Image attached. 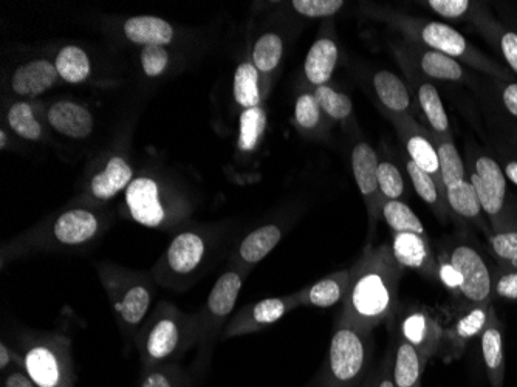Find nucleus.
<instances>
[{"mask_svg":"<svg viewBox=\"0 0 517 387\" xmlns=\"http://www.w3.org/2000/svg\"><path fill=\"white\" fill-rule=\"evenodd\" d=\"M349 292L338 319L357 327L364 335L392 318L398 305L403 268L395 261L391 245H367L353 267Z\"/></svg>","mask_w":517,"mask_h":387,"instance_id":"obj_1","label":"nucleus"},{"mask_svg":"<svg viewBox=\"0 0 517 387\" xmlns=\"http://www.w3.org/2000/svg\"><path fill=\"white\" fill-rule=\"evenodd\" d=\"M109 228L106 214L90 206H70L47 217L2 247V265L33 253H75L84 250Z\"/></svg>","mask_w":517,"mask_h":387,"instance_id":"obj_2","label":"nucleus"},{"mask_svg":"<svg viewBox=\"0 0 517 387\" xmlns=\"http://www.w3.org/2000/svg\"><path fill=\"white\" fill-rule=\"evenodd\" d=\"M134 346L141 369L177 363L197 346L196 313L182 312L168 301L158 302L135 335Z\"/></svg>","mask_w":517,"mask_h":387,"instance_id":"obj_3","label":"nucleus"},{"mask_svg":"<svg viewBox=\"0 0 517 387\" xmlns=\"http://www.w3.org/2000/svg\"><path fill=\"white\" fill-rule=\"evenodd\" d=\"M96 273L112 305L121 333L126 341H134L154 304L157 287L154 276L113 262H100L96 265Z\"/></svg>","mask_w":517,"mask_h":387,"instance_id":"obj_4","label":"nucleus"},{"mask_svg":"<svg viewBox=\"0 0 517 387\" xmlns=\"http://www.w3.org/2000/svg\"><path fill=\"white\" fill-rule=\"evenodd\" d=\"M124 214L141 227L171 231L182 227L194 206L179 189L157 175L141 174L124 192Z\"/></svg>","mask_w":517,"mask_h":387,"instance_id":"obj_5","label":"nucleus"},{"mask_svg":"<svg viewBox=\"0 0 517 387\" xmlns=\"http://www.w3.org/2000/svg\"><path fill=\"white\" fill-rule=\"evenodd\" d=\"M22 369L38 387H75L72 340L59 332L24 330L16 338Z\"/></svg>","mask_w":517,"mask_h":387,"instance_id":"obj_6","label":"nucleus"},{"mask_svg":"<svg viewBox=\"0 0 517 387\" xmlns=\"http://www.w3.org/2000/svg\"><path fill=\"white\" fill-rule=\"evenodd\" d=\"M372 16L386 22L387 25H391L395 30L401 31L403 35L408 36L411 41H414L420 47L443 53V55L456 59V61L466 62V64L490 73V75L507 76V73L500 70L490 59L480 55L476 48L451 25L437 21H425V19L408 16V14L380 10V8H375L372 11Z\"/></svg>","mask_w":517,"mask_h":387,"instance_id":"obj_7","label":"nucleus"},{"mask_svg":"<svg viewBox=\"0 0 517 387\" xmlns=\"http://www.w3.org/2000/svg\"><path fill=\"white\" fill-rule=\"evenodd\" d=\"M214 234L206 228H185L172 237L163 256L152 268L160 287L183 292L191 287L213 250Z\"/></svg>","mask_w":517,"mask_h":387,"instance_id":"obj_8","label":"nucleus"},{"mask_svg":"<svg viewBox=\"0 0 517 387\" xmlns=\"http://www.w3.org/2000/svg\"><path fill=\"white\" fill-rule=\"evenodd\" d=\"M369 360V335L338 319L319 375V387H360Z\"/></svg>","mask_w":517,"mask_h":387,"instance_id":"obj_9","label":"nucleus"},{"mask_svg":"<svg viewBox=\"0 0 517 387\" xmlns=\"http://www.w3.org/2000/svg\"><path fill=\"white\" fill-rule=\"evenodd\" d=\"M245 279L247 274L239 268L230 267L223 271L211 288L202 309L196 313L197 349H199V357L194 364L196 369L203 372L208 366L211 350L233 315Z\"/></svg>","mask_w":517,"mask_h":387,"instance_id":"obj_10","label":"nucleus"},{"mask_svg":"<svg viewBox=\"0 0 517 387\" xmlns=\"http://www.w3.org/2000/svg\"><path fill=\"white\" fill-rule=\"evenodd\" d=\"M301 307L299 292L276 298L261 299L245 305L231 316L222 333V340H233L239 336L251 335L274 326L288 313Z\"/></svg>","mask_w":517,"mask_h":387,"instance_id":"obj_11","label":"nucleus"},{"mask_svg":"<svg viewBox=\"0 0 517 387\" xmlns=\"http://www.w3.org/2000/svg\"><path fill=\"white\" fill-rule=\"evenodd\" d=\"M448 261L459 273L460 295L474 305L490 302L493 276L479 251L468 244H457L449 251Z\"/></svg>","mask_w":517,"mask_h":387,"instance_id":"obj_12","label":"nucleus"},{"mask_svg":"<svg viewBox=\"0 0 517 387\" xmlns=\"http://www.w3.org/2000/svg\"><path fill=\"white\" fill-rule=\"evenodd\" d=\"M471 185L476 189L483 213L490 217L494 230L504 223L505 203H507V177L494 158L482 155L477 158Z\"/></svg>","mask_w":517,"mask_h":387,"instance_id":"obj_13","label":"nucleus"},{"mask_svg":"<svg viewBox=\"0 0 517 387\" xmlns=\"http://www.w3.org/2000/svg\"><path fill=\"white\" fill-rule=\"evenodd\" d=\"M391 118L392 124L397 129L401 141L405 144L409 158L414 161L418 168L428 172L432 179L439 185L440 191L445 194V186H443L442 174H440L439 157L435 151L434 143H432L429 129L420 126L411 115H392L387 114ZM446 197V194H445Z\"/></svg>","mask_w":517,"mask_h":387,"instance_id":"obj_14","label":"nucleus"},{"mask_svg":"<svg viewBox=\"0 0 517 387\" xmlns=\"http://www.w3.org/2000/svg\"><path fill=\"white\" fill-rule=\"evenodd\" d=\"M378 165H380V158L369 143L361 141V143L355 144L352 151V172L364 203H366L370 233H374L377 228L378 220L381 217V206H383L380 183H378Z\"/></svg>","mask_w":517,"mask_h":387,"instance_id":"obj_15","label":"nucleus"},{"mask_svg":"<svg viewBox=\"0 0 517 387\" xmlns=\"http://www.w3.org/2000/svg\"><path fill=\"white\" fill-rule=\"evenodd\" d=\"M134 182V169L124 155H112L107 158L103 168L90 177L87 191L81 196L83 206L96 208L98 205L110 202L120 194L126 192Z\"/></svg>","mask_w":517,"mask_h":387,"instance_id":"obj_16","label":"nucleus"},{"mask_svg":"<svg viewBox=\"0 0 517 387\" xmlns=\"http://www.w3.org/2000/svg\"><path fill=\"white\" fill-rule=\"evenodd\" d=\"M392 253L403 270L417 271L425 278L439 279V259L432 250L428 236L415 233L392 234Z\"/></svg>","mask_w":517,"mask_h":387,"instance_id":"obj_17","label":"nucleus"},{"mask_svg":"<svg viewBox=\"0 0 517 387\" xmlns=\"http://www.w3.org/2000/svg\"><path fill=\"white\" fill-rule=\"evenodd\" d=\"M282 237L284 227L279 223H267L256 228L237 244L236 250L231 254V267L239 268L248 276L257 264H261L278 247Z\"/></svg>","mask_w":517,"mask_h":387,"instance_id":"obj_18","label":"nucleus"},{"mask_svg":"<svg viewBox=\"0 0 517 387\" xmlns=\"http://www.w3.org/2000/svg\"><path fill=\"white\" fill-rule=\"evenodd\" d=\"M45 118L53 131L70 140H86L92 135L95 127L92 112L76 101H56L48 107Z\"/></svg>","mask_w":517,"mask_h":387,"instance_id":"obj_19","label":"nucleus"},{"mask_svg":"<svg viewBox=\"0 0 517 387\" xmlns=\"http://www.w3.org/2000/svg\"><path fill=\"white\" fill-rule=\"evenodd\" d=\"M55 61L31 59L24 62L11 75L10 86L14 95L22 98H36L56 86L59 81Z\"/></svg>","mask_w":517,"mask_h":387,"instance_id":"obj_20","label":"nucleus"},{"mask_svg":"<svg viewBox=\"0 0 517 387\" xmlns=\"http://www.w3.org/2000/svg\"><path fill=\"white\" fill-rule=\"evenodd\" d=\"M443 335L445 330L440 327L437 319L425 310H414L401 321V338L411 343L428 360L439 352Z\"/></svg>","mask_w":517,"mask_h":387,"instance_id":"obj_21","label":"nucleus"},{"mask_svg":"<svg viewBox=\"0 0 517 387\" xmlns=\"http://www.w3.org/2000/svg\"><path fill=\"white\" fill-rule=\"evenodd\" d=\"M352 271H335L326 278L319 279L315 284L298 290L301 305L304 307H316V309H330L333 305L339 304L346 299L349 292Z\"/></svg>","mask_w":517,"mask_h":387,"instance_id":"obj_22","label":"nucleus"},{"mask_svg":"<svg viewBox=\"0 0 517 387\" xmlns=\"http://www.w3.org/2000/svg\"><path fill=\"white\" fill-rule=\"evenodd\" d=\"M339 50L332 36L322 35L313 42L307 58L304 61L305 79L312 86H326L330 83L336 64H338Z\"/></svg>","mask_w":517,"mask_h":387,"instance_id":"obj_23","label":"nucleus"},{"mask_svg":"<svg viewBox=\"0 0 517 387\" xmlns=\"http://www.w3.org/2000/svg\"><path fill=\"white\" fill-rule=\"evenodd\" d=\"M127 41L146 47V45H166L174 41L175 30L165 19L157 16H132L123 24Z\"/></svg>","mask_w":517,"mask_h":387,"instance_id":"obj_24","label":"nucleus"},{"mask_svg":"<svg viewBox=\"0 0 517 387\" xmlns=\"http://www.w3.org/2000/svg\"><path fill=\"white\" fill-rule=\"evenodd\" d=\"M268 84L253 62L242 61L234 72L233 95L237 106L244 109L262 106L267 95Z\"/></svg>","mask_w":517,"mask_h":387,"instance_id":"obj_25","label":"nucleus"},{"mask_svg":"<svg viewBox=\"0 0 517 387\" xmlns=\"http://www.w3.org/2000/svg\"><path fill=\"white\" fill-rule=\"evenodd\" d=\"M378 101L383 104L386 114L411 115L412 100L406 84L387 70H380L372 78Z\"/></svg>","mask_w":517,"mask_h":387,"instance_id":"obj_26","label":"nucleus"},{"mask_svg":"<svg viewBox=\"0 0 517 387\" xmlns=\"http://www.w3.org/2000/svg\"><path fill=\"white\" fill-rule=\"evenodd\" d=\"M428 361L411 343L398 336L392 366L395 387H415L422 384L423 370Z\"/></svg>","mask_w":517,"mask_h":387,"instance_id":"obj_27","label":"nucleus"},{"mask_svg":"<svg viewBox=\"0 0 517 387\" xmlns=\"http://www.w3.org/2000/svg\"><path fill=\"white\" fill-rule=\"evenodd\" d=\"M480 344H482L483 363L487 367L491 387H504V335L493 316H490L487 327L483 329Z\"/></svg>","mask_w":517,"mask_h":387,"instance_id":"obj_28","label":"nucleus"},{"mask_svg":"<svg viewBox=\"0 0 517 387\" xmlns=\"http://www.w3.org/2000/svg\"><path fill=\"white\" fill-rule=\"evenodd\" d=\"M409 56L414 59L415 66L420 69L423 75L440 81H463L465 70L462 64L456 59L449 58L443 53L434 52L425 47H415L409 52Z\"/></svg>","mask_w":517,"mask_h":387,"instance_id":"obj_29","label":"nucleus"},{"mask_svg":"<svg viewBox=\"0 0 517 387\" xmlns=\"http://www.w3.org/2000/svg\"><path fill=\"white\" fill-rule=\"evenodd\" d=\"M414 83L418 106H420L426 121H428L429 129L435 134L451 135L448 115H446L439 90L435 89L434 84L428 83V81L418 83L417 79H414Z\"/></svg>","mask_w":517,"mask_h":387,"instance_id":"obj_30","label":"nucleus"},{"mask_svg":"<svg viewBox=\"0 0 517 387\" xmlns=\"http://www.w3.org/2000/svg\"><path fill=\"white\" fill-rule=\"evenodd\" d=\"M59 78L67 84H83L92 75V62L86 50L78 45L62 47L55 58Z\"/></svg>","mask_w":517,"mask_h":387,"instance_id":"obj_31","label":"nucleus"},{"mask_svg":"<svg viewBox=\"0 0 517 387\" xmlns=\"http://www.w3.org/2000/svg\"><path fill=\"white\" fill-rule=\"evenodd\" d=\"M429 135H431L437 157H439L440 174H442L446 192V188L449 186L465 180V165H463L462 157H460L451 135L435 134L431 129H429Z\"/></svg>","mask_w":517,"mask_h":387,"instance_id":"obj_32","label":"nucleus"},{"mask_svg":"<svg viewBox=\"0 0 517 387\" xmlns=\"http://www.w3.org/2000/svg\"><path fill=\"white\" fill-rule=\"evenodd\" d=\"M406 171H408L409 179H411L418 197L434 211L435 216L446 220V216H448V203H446L445 194L440 191L437 182L432 179L428 172L418 168L411 158L406 160Z\"/></svg>","mask_w":517,"mask_h":387,"instance_id":"obj_33","label":"nucleus"},{"mask_svg":"<svg viewBox=\"0 0 517 387\" xmlns=\"http://www.w3.org/2000/svg\"><path fill=\"white\" fill-rule=\"evenodd\" d=\"M490 310L488 304L474 305L470 312L459 319V321L452 326L451 330L445 332L443 340H448L451 343L452 349H462L468 341L476 338L477 335L483 332L490 321Z\"/></svg>","mask_w":517,"mask_h":387,"instance_id":"obj_34","label":"nucleus"},{"mask_svg":"<svg viewBox=\"0 0 517 387\" xmlns=\"http://www.w3.org/2000/svg\"><path fill=\"white\" fill-rule=\"evenodd\" d=\"M267 110L264 106L251 107L240 112L237 148L244 154L256 151L267 129Z\"/></svg>","mask_w":517,"mask_h":387,"instance_id":"obj_35","label":"nucleus"},{"mask_svg":"<svg viewBox=\"0 0 517 387\" xmlns=\"http://www.w3.org/2000/svg\"><path fill=\"white\" fill-rule=\"evenodd\" d=\"M282 56H284V41L273 31L259 36L251 50V62L264 78L273 75L274 70L278 69Z\"/></svg>","mask_w":517,"mask_h":387,"instance_id":"obj_36","label":"nucleus"},{"mask_svg":"<svg viewBox=\"0 0 517 387\" xmlns=\"http://www.w3.org/2000/svg\"><path fill=\"white\" fill-rule=\"evenodd\" d=\"M7 123L11 131L22 140L39 141L44 137V127L38 120L30 101H16L7 110Z\"/></svg>","mask_w":517,"mask_h":387,"instance_id":"obj_37","label":"nucleus"},{"mask_svg":"<svg viewBox=\"0 0 517 387\" xmlns=\"http://www.w3.org/2000/svg\"><path fill=\"white\" fill-rule=\"evenodd\" d=\"M446 203L457 216L463 219L476 220L482 219V206H480L479 197H477L476 189L471 185L470 180H462L456 185L446 188Z\"/></svg>","mask_w":517,"mask_h":387,"instance_id":"obj_38","label":"nucleus"},{"mask_svg":"<svg viewBox=\"0 0 517 387\" xmlns=\"http://www.w3.org/2000/svg\"><path fill=\"white\" fill-rule=\"evenodd\" d=\"M138 387H192V377L179 363L141 369Z\"/></svg>","mask_w":517,"mask_h":387,"instance_id":"obj_39","label":"nucleus"},{"mask_svg":"<svg viewBox=\"0 0 517 387\" xmlns=\"http://www.w3.org/2000/svg\"><path fill=\"white\" fill-rule=\"evenodd\" d=\"M381 216L394 233H415L426 236L425 227L417 214L401 200H384Z\"/></svg>","mask_w":517,"mask_h":387,"instance_id":"obj_40","label":"nucleus"},{"mask_svg":"<svg viewBox=\"0 0 517 387\" xmlns=\"http://www.w3.org/2000/svg\"><path fill=\"white\" fill-rule=\"evenodd\" d=\"M316 101L319 107L329 120L338 121V123H347L353 115V103L346 93L338 92L335 87L326 84V86L315 87Z\"/></svg>","mask_w":517,"mask_h":387,"instance_id":"obj_41","label":"nucleus"},{"mask_svg":"<svg viewBox=\"0 0 517 387\" xmlns=\"http://www.w3.org/2000/svg\"><path fill=\"white\" fill-rule=\"evenodd\" d=\"M324 112L316 101L315 93L304 92L298 96L295 104V124L299 131L307 135H321L324 127Z\"/></svg>","mask_w":517,"mask_h":387,"instance_id":"obj_42","label":"nucleus"},{"mask_svg":"<svg viewBox=\"0 0 517 387\" xmlns=\"http://www.w3.org/2000/svg\"><path fill=\"white\" fill-rule=\"evenodd\" d=\"M490 245L494 256L505 268L517 270V222L513 225L504 223L502 227L494 230L490 236Z\"/></svg>","mask_w":517,"mask_h":387,"instance_id":"obj_43","label":"nucleus"},{"mask_svg":"<svg viewBox=\"0 0 517 387\" xmlns=\"http://www.w3.org/2000/svg\"><path fill=\"white\" fill-rule=\"evenodd\" d=\"M378 183L384 200H400L405 194V179L392 161L381 160L378 165Z\"/></svg>","mask_w":517,"mask_h":387,"instance_id":"obj_44","label":"nucleus"},{"mask_svg":"<svg viewBox=\"0 0 517 387\" xmlns=\"http://www.w3.org/2000/svg\"><path fill=\"white\" fill-rule=\"evenodd\" d=\"M141 70L148 78H160L168 70L171 55L163 45H146L140 52Z\"/></svg>","mask_w":517,"mask_h":387,"instance_id":"obj_45","label":"nucleus"},{"mask_svg":"<svg viewBox=\"0 0 517 387\" xmlns=\"http://www.w3.org/2000/svg\"><path fill=\"white\" fill-rule=\"evenodd\" d=\"M343 0H295L292 8L304 18L319 19L332 18L336 13L343 10Z\"/></svg>","mask_w":517,"mask_h":387,"instance_id":"obj_46","label":"nucleus"},{"mask_svg":"<svg viewBox=\"0 0 517 387\" xmlns=\"http://www.w3.org/2000/svg\"><path fill=\"white\" fill-rule=\"evenodd\" d=\"M494 33H497L496 41L500 55L504 56L508 66L517 73V33L516 31L504 30L491 22Z\"/></svg>","mask_w":517,"mask_h":387,"instance_id":"obj_47","label":"nucleus"},{"mask_svg":"<svg viewBox=\"0 0 517 387\" xmlns=\"http://www.w3.org/2000/svg\"><path fill=\"white\" fill-rule=\"evenodd\" d=\"M429 8L446 19H460L470 13L473 4L470 0H429Z\"/></svg>","mask_w":517,"mask_h":387,"instance_id":"obj_48","label":"nucleus"},{"mask_svg":"<svg viewBox=\"0 0 517 387\" xmlns=\"http://www.w3.org/2000/svg\"><path fill=\"white\" fill-rule=\"evenodd\" d=\"M493 290L500 299L517 302V270L500 271L493 281Z\"/></svg>","mask_w":517,"mask_h":387,"instance_id":"obj_49","label":"nucleus"},{"mask_svg":"<svg viewBox=\"0 0 517 387\" xmlns=\"http://www.w3.org/2000/svg\"><path fill=\"white\" fill-rule=\"evenodd\" d=\"M439 281L451 292L460 293L462 281H460L459 273H457L456 268L452 267L451 262L448 259H443V257L439 259Z\"/></svg>","mask_w":517,"mask_h":387,"instance_id":"obj_50","label":"nucleus"},{"mask_svg":"<svg viewBox=\"0 0 517 387\" xmlns=\"http://www.w3.org/2000/svg\"><path fill=\"white\" fill-rule=\"evenodd\" d=\"M2 387H38L22 367H13L2 374Z\"/></svg>","mask_w":517,"mask_h":387,"instance_id":"obj_51","label":"nucleus"},{"mask_svg":"<svg viewBox=\"0 0 517 387\" xmlns=\"http://www.w3.org/2000/svg\"><path fill=\"white\" fill-rule=\"evenodd\" d=\"M13 367H22L21 353L2 341L0 343V370H2V374H5Z\"/></svg>","mask_w":517,"mask_h":387,"instance_id":"obj_52","label":"nucleus"},{"mask_svg":"<svg viewBox=\"0 0 517 387\" xmlns=\"http://www.w3.org/2000/svg\"><path fill=\"white\" fill-rule=\"evenodd\" d=\"M502 101L513 117L517 118V83L508 84L502 92Z\"/></svg>","mask_w":517,"mask_h":387,"instance_id":"obj_53","label":"nucleus"},{"mask_svg":"<svg viewBox=\"0 0 517 387\" xmlns=\"http://www.w3.org/2000/svg\"><path fill=\"white\" fill-rule=\"evenodd\" d=\"M375 387H395L394 377H392V369L389 364L386 363L383 372L377 377V383Z\"/></svg>","mask_w":517,"mask_h":387,"instance_id":"obj_54","label":"nucleus"},{"mask_svg":"<svg viewBox=\"0 0 517 387\" xmlns=\"http://www.w3.org/2000/svg\"><path fill=\"white\" fill-rule=\"evenodd\" d=\"M505 177L517 186V161H510V163L505 166Z\"/></svg>","mask_w":517,"mask_h":387,"instance_id":"obj_55","label":"nucleus"},{"mask_svg":"<svg viewBox=\"0 0 517 387\" xmlns=\"http://www.w3.org/2000/svg\"><path fill=\"white\" fill-rule=\"evenodd\" d=\"M7 144V131H5V129H0V148H2V151L7 149Z\"/></svg>","mask_w":517,"mask_h":387,"instance_id":"obj_56","label":"nucleus"},{"mask_svg":"<svg viewBox=\"0 0 517 387\" xmlns=\"http://www.w3.org/2000/svg\"><path fill=\"white\" fill-rule=\"evenodd\" d=\"M375 383H377V377H372L363 384V387H375Z\"/></svg>","mask_w":517,"mask_h":387,"instance_id":"obj_57","label":"nucleus"},{"mask_svg":"<svg viewBox=\"0 0 517 387\" xmlns=\"http://www.w3.org/2000/svg\"><path fill=\"white\" fill-rule=\"evenodd\" d=\"M415 387H422V384H418V386H415Z\"/></svg>","mask_w":517,"mask_h":387,"instance_id":"obj_58","label":"nucleus"}]
</instances>
